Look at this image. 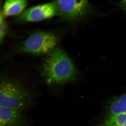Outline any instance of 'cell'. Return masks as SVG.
I'll return each instance as SVG.
<instances>
[{
  "label": "cell",
  "mask_w": 126,
  "mask_h": 126,
  "mask_svg": "<svg viewBox=\"0 0 126 126\" xmlns=\"http://www.w3.org/2000/svg\"><path fill=\"white\" fill-rule=\"evenodd\" d=\"M27 0H6L1 11L6 16L20 15L26 10Z\"/></svg>",
  "instance_id": "52a82bcc"
},
{
  "label": "cell",
  "mask_w": 126,
  "mask_h": 126,
  "mask_svg": "<svg viewBox=\"0 0 126 126\" xmlns=\"http://www.w3.org/2000/svg\"><path fill=\"white\" fill-rule=\"evenodd\" d=\"M5 18L1 10L0 14V42L1 44L4 42L8 31V26Z\"/></svg>",
  "instance_id": "9c48e42d"
},
{
  "label": "cell",
  "mask_w": 126,
  "mask_h": 126,
  "mask_svg": "<svg viewBox=\"0 0 126 126\" xmlns=\"http://www.w3.org/2000/svg\"><path fill=\"white\" fill-rule=\"evenodd\" d=\"M115 126H126V114L118 115L117 123Z\"/></svg>",
  "instance_id": "30bf717a"
},
{
  "label": "cell",
  "mask_w": 126,
  "mask_h": 126,
  "mask_svg": "<svg viewBox=\"0 0 126 126\" xmlns=\"http://www.w3.org/2000/svg\"><path fill=\"white\" fill-rule=\"evenodd\" d=\"M59 16L54 1L32 6L26 9L20 15L21 20L27 22H37Z\"/></svg>",
  "instance_id": "5b68a950"
},
{
  "label": "cell",
  "mask_w": 126,
  "mask_h": 126,
  "mask_svg": "<svg viewBox=\"0 0 126 126\" xmlns=\"http://www.w3.org/2000/svg\"><path fill=\"white\" fill-rule=\"evenodd\" d=\"M28 90L14 79L3 77L0 85V107L20 111L28 107L31 101Z\"/></svg>",
  "instance_id": "7a4b0ae2"
},
{
  "label": "cell",
  "mask_w": 126,
  "mask_h": 126,
  "mask_svg": "<svg viewBox=\"0 0 126 126\" xmlns=\"http://www.w3.org/2000/svg\"><path fill=\"white\" fill-rule=\"evenodd\" d=\"M59 16L64 20L75 22L87 17L92 12L90 0H54Z\"/></svg>",
  "instance_id": "277c9868"
},
{
  "label": "cell",
  "mask_w": 126,
  "mask_h": 126,
  "mask_svg": "<svg viewBox=\"0 0 126 126\" xmlns=\"http://www.w3.org/2000/svg\"><path fill=\"white\" fill-rule=\"evenodd\" d=\"M121 114H126V93L116 98L109 104L106 117Z\"/></svg>",
  "instance_id": "ba28073f"
},
{
  "label": "cell",
  "mask_w": 126,
  "mask_h": 126,
  "mask_svg": "<svg viewBox=\"0 0 126 126\" xmlns=\"http://www.w3.org/2000/svg\"><path fill=\"white\" fill-rule=\"evenodd\" d=\"M42 75L50 84H64L76 78L78 72L67 53L56 47L48 54L41 67Z\"/></svg>",
  "instance_id": "6da1fadb"
},
{
  "label": "cell",
  "mask_w": 126,
  "mask_h": 126,
  "mask_svg": "<svg viewBox=\"0 0 126 126\" xmlns=\"http://www.w3.org/2000/svg\"><path fill=\"white\" fill-rule=\"evenodd\" d=\"M20 111L0 107V126H23L25 118Z\"/></svg>",
  "instance_id": "8992f818"
},
{
  "label": "cell",
  "mask_w": 126,
  "mask_h": 126,
  "mask_svg": "<svg viewBox=\"0 0 126 126\" xmlns=\"http://www.w3.org/2000/svg\"><path fill=\"white\" fill-rule=\"evenodd\" d=\"M120 4L121 7L126 12V0H122Z\"/></svg>",
  "instance_id": "8fae6325"
},
{
  "label": "cell",
  "mask_w": 126,
  "mask_h": 126,
  "mask_svg": "<svg viewBox=\"0 0 126 126\" xmlns=\"http://www.w3.org/2000/svg\"><path fill=\"white\" fill-rule=\"evenodd\" d=\"M58 39L54 34L38 31L32 34L20 46L19 53L43 55L49 53L56 48Z\"/></svg>",
  "instance_id": "3957f363"
}]
</instances>
